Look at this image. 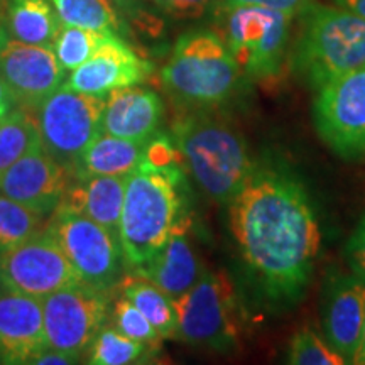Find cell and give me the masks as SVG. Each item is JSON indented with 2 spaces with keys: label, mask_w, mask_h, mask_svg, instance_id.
<instances>
[{
  "label": "cell",
  "mask_w": 365,
  "mask_h": 365,
  "mask_svg": "<svg viewBox=\"0 0 365 365\" xmlns=\"http://www.w3.org/2000/svg\"><path fill=\"white\" fill-rule=\"evenodd\" d=\"M230 230L249 271L274 303H296L312 279L322 245L317 213L289 173L255 168L228 203Z\"/></svg>",
  "instance_id": "obj_1"
},
{
  "label": "cell",
  "mask_w": 365,
  "mask_h": 365,
  "mask_svg": "<svg viewBox=\"0 0 365 365\" xmlns=\"http://www.w3.org/2000/svg\"><path fill=\"white\" fill-rule=\"evenodd\" d=\"M185 182L181 164L153 168L140 163L127 178L118 237L132 272L143 269L161 250L186 215Z\"/></svg>",
  "instance_id": "obj_2"
},
{
  "label": "cell",
  "mask_w": 365,
  "mask_h": 365,
  "mask_svg": "<svg viewBox=\"0 0 365 365\" xmlns=\"http://www.w3.org/2000/svg\"><path fill=\"white\" fill-rule=\"evenodd\" d=\"M171 132L181 161L218 203H230L257 168L239 132L207 110L182 113L173 122Z\"/></svg>",
  "instance_id": "obj_3"
},
{
  "label": "cell",
  "mask_w": 365,
  "mask_h": 365,
  "mask_svg": "<svg viewBox=\"0 0 365 365\" xmlns=\"http://www.w3.org/2000/svg\"><path fill=\"white\" fill-rule=\"evenodd\" d=\"M299 17L291 65L314 91L345 73L365 66V19L339 6L314 2L304 7Z\"/></svg>",
  "instance_id": "obj_4"
},
{
  "label": "cell",
  "mask_w": 365,
  "mask_h": 365,
  "mask_svg": "<svg viewBox=\"0 0 365 365\" xmlns=\"http://www.w3.org/2000/svg\"><path fill=\"white\" fill-rule=\"evenodd\" d=\"M244 73L225 39L208 29L191 31L176 41L161 81L188 110H210L237 93Z\"/></svg>",
  "instance_id": "obj_5"
},
{
  "label": "cell",
  "mask_w": 365,
  "mask_h": 365,
  "mask_svg": "<svg viewBox=\"0 0 365 365\" xmlns=\"http://www.w3.org/2000/svg\"><path fill=\"white\" fill-rule=\"evenodd\" d=\"M178 339L212 352L228 354L239 346L240 314L234 286L222 272L207 271L200 281L173 299Z\"/></svg>",
  "instance_id": "obj_6"
},
{
  "label": "cell",
  "mask_w": 365,
  "mask_h": 365,
  "mask_svg": "<svg viewBox=\"0 0 365 365\" xmlns=\"http://www.w3.org/2000/svg\"><path fill=\"white\" fill-rule=\"evenodd\" d=\"M293 17L261 6L227 7L225 43L247 78L272 81L281 75Z\"/></svg>",
  "instance_id": "obj_7"
},
{
  "label": "cell",
  "mask_w": 365,
  "mask_h": 365,
  "mask_svg": "<svg viewBox=\"0 0 365 365\" xmlns=\"http://www.w3.org/2000/svg\"><path fill=\"white\" fill-rule=\"evenodd\" d=\"M107 97L61 86L38 108L41 145L73 176L86 148L102 134Z\"/></svg>",
  "instance_id": "obj_8"
},
{
  "label": "cell",
  "mask_w": 365,
  "mask_h": 365,
  "mask_svg": "<svg viewBox=\"0 0 365 365\" xmlns=\"http://www.w3.org/2000/svg\"><path fill=\"white\" fill-rule=\"evenodd\" d=\"M319 139L345 161L365 158V66L322 86L313 103Z\"/></svg>",
  "instance_id": "obj_9"
},
{
  "label": "cell",
  "mask_w": 365,
  "mask_h": 365,
  "mask_svg": "<svg viewBox=\"0 0 365 365\" xmlns=\"http://www.w3.org/2000/svg\"><path fill=\"white\" fill-rule=\"evenodd\" d=\"M80 274L48 227L0 255V286L44 299L63 287L81 284Z\"/></svg>",
  "instance_id": "obj_10"
},
{
  "label": "cell",
  "mask_w": 365,
  "mask_h": 365,
  "mask_svg": "<svg viewBox=\"0 0 365 365\" xmlns=\"http://www.w3.org/2000/svg\"><path fill=\"white\" fill-rule=\"evenodd\" d=\"M48 228L56 237L81 281L95 289L110 291L122 277L120 242L107 228L80 213L56 210Z\"/></svg>",
  "instance_id": "obj_11"
},
{
  "label": "cell",
  "mask_w": 365,
  "mask_h": 365,
  "mask_svg": "<svg viewBox=\"0 0 365 365\" xmlns=\"http://www.w3.org/2000/svg\"><path fill=\"white\" fill-rule=\"evenodd\" d=\"M41 303L48 346L78 360L108 318L107 291L95 289L85 282L63 287L46 296Z\"/></svg>",
  "instance_id": "obj_12"
},
{
  "label": "cell",
  "mask_w": 365,
  "mask_h": 365,
  "mask_svg": "<svg viewBox=\"0 0 365 365\" xmlns=\"http://www.w3.org/2000/svg\"><path fill=\"white\" fill-rule=\"evenodd\" d=\"M66 70L51 48L9 39L0 49V76L17 105L38 110L65 83Z\"/></svg>",
  "instance_id": "obj_13"
},
{
  "label": "cell",
  "mask_w": 365,
  "mask_h": 365,
  "mask_svg": "<svg viewBox=\"0 0 365 365\" xmlns=\"http://www.w3.org/2000/svg\"><path fill=\"white\" fill-rule=\"evenodd\" d=\"M70 178V171L39 145L0 175V193L48 217L58 210Z\"/></svg>",
  "instance_id": "obj_14"
},
{
  "label": "cell",
  "mask_w": 365,
  "mask_h": 365,
  "mask_svg": "<svg viewBox=\"0 0 365 365\" xmlns=\"http://www.w3.org/2000/svg\"><path fill=\"white\" fill-rule=\"evenodd\" d=\"M150 63L137 54L118 34H103L93 56L71 71L68 88L107 97L113 90L139 85L148 78Z\"/></svg>",
  "instance_id": "obj_15"
},
{
  "label": "cell",
  "mask_w": 365,
  "mask_h": 365,
  "mask_svg": "<svg viewBox=\"0 0 365 365\" xmlns=\"http://www.w3.org/2000/svg\"><path fill=\"white\" fill-rule=\"evenodd\" d=\"M365 327V281L359 276H333L322 303V328L328 344L352 364Z\"/></svg>",
  "instance_id": "obj_16"
},
{
  "label": "cell",
  "mask_w": 365,
  "mask_h": 365,
  "mask_svg": "<svg viewBox=\"0 0 365 365\" xmlns=\"http://www.w3.org/2000/svg\"><path fill=\"white\" fill-rule=\"evenodd\" d=\"M46 346L41 299L0 286V362L31 364Z\"/></svg>",
  "instance_id": "obj_17"
},
{
  "label": "cell",
  "mask_w": 365,
  "mask_h": 365,
  "mask_svg": "<svg viewBox=\"0 0 365 365\" xmlns=\"http://www.w3.org/2000/svg\"><path fill=\"white\" fill-rule=\"evenodd\" d=\"M134 272L154 282L173 299L180 298L200 281L205 271L191 242L188 215L181 218L161 250L143 269Z\"/></svg>",
  "instance_id": "obj_18"
},
{
  "label": "cell",
  "mask_w": 365,
  "mask_h": 365,
  "mask_svg": "<svg viewBox=\"0 0 365 365\" xmlns=\"http://www.w3.org/2000/svg\"><path fill=\"white\" fill-rule=\"evenodd\" d=\"M163 102L156 91L132 85L107 95L102 132L145 144L163 118Z\"/></svg>",
  "instance_id": "obj_19"
},
{
  "label": "cell",
  "mask_w": 365,
  "mask_h": 365,
  "mask_svg": "<svg viewBox=\"0 0 365 365\" xmlns=\"http://www.w3.org/2000/svg\"><path fill=\"white\" fill-rule=\"evenodd\" d=\"M127 178L129 176H90L70 182L59 210L80 213L107 228L120 242V217L124 208Z\"/></svg>",
  "instance_id": "obj_20"
},
{
  "label": "cell",
  "mask_w": 365,
  "mask_h": 365,
  "mask_svg": "<svg viewBox=\"0 0 365 365\" xmlns=\"http://www.w3.org/2000/svg\"><path fill=\"white\" fill-rule=\"evenodd\" d=\"M144 144L102 132L81 156L73 178L129 176L143 161Z\"/></svg>",
  "instance_id": "obj_21"
},
{
  "label": "cell",
  "mask_w": 365,
  "mask_h": 365,
  "mask_svg": "<svg viewBox=\"0 0 365 365\" xmlns=\"http://www.w3.org/2000/svg\"><path fill=\"white\" fill-rule=\"evenodd\" d=\"M63 22L51 0H7L6 29L21 43L54 46Z\"/></svg>",
  "instance_id": "obj_22"
},
{
  "label": "cell",
  "mask_w": 365,
  "mask_h": 365,
  "mask_svg": "<svg viewBox=\"0 0 365 365\" xmlns=\"http://www.w3.org/2000/svg\"><path fill=\"white\" fill-rule=\"evenodd\" d=\"M122 296L143 312L145 318L153 323L161 339H178V314L173 298L163 289L139 274L132 272L120 277L117 282Z\"/></svg>",
  "instance_id": "obj_23"
},
{
  "label": "cell",
  "mask_w": 365,
  "mask_h": 365,
  "mask_svg": "<svg viewBox=\"0 0 365 365\" xmlns=\"http://www.w3.org/2000/svg\"><path fill=\"white\" fill-rule=\"evenodd\" d=\"M65 26L103 34H122L124 24L110 0H51Z\"/></svg>",
  "instance_id": "obj_24"
},
{
  "label": "cell",
  "mask_w": 365,
  "mask_h": 365,
  "mask_svg": "<svg viewBox=\"0 0 365 365\" xmlns=\"http://www.w3.org/2000/svg\"><path fill=\"white\" fill-rule=\"evenodd\" d=\"M39 145L38 118L29 115L26 108L12 110L0 120V175Z\"/></svg>",
  "instance_id": "obj_25"
},
{
  "label": "cell",
  "mask_w": 365,
  "mask_h": 365,
  "mask_svg": "<svg viewBox=\"0 0 365 365\" xmlns=\"http://www.w3.org/2000/svg\"><path fill=\"white\" fill-rule=\"evenodd\" d=\"M44 215L0 193V255L43 230Z\"/></svg>",
  "instance_id": "obj_26"
},
{
  "label": "cell",
  "mask_w": 365,
  "mask_h": 365,
  "mask_svg": "<svg viewBox=\"0 0 365 365\" xmlns=\"http://www.w3.org/2000/svg\"><path fill=\"white\" fill-rule=\"evenodd\" d=\"M148 346L150 345L125 336L115 327H103L86 350V362L91 365L135 364L148 354Z\"/></svg>",
  "instance_id": "obj_27"
},
{
  "label": "cell",
  "mask_w": 365,
  "mask_h": 365,
  "mask_svg": "<svg viewBox=\"0 0 365 365\" xmlns=\"http://www.w3.org/2000/svg\"><path fill=\"white\" fill-rule=\"evenodd\" d=\"M102 39L103 33L63 24L56 41H54L53 51L61 66L66 71H73L83 65L86 59L93 56Z\"/></svg>",
  "instance_id": "obj_28"
},
{
  "label": "cell",
  "mask_w": 365,
  "mask_h": 365,
  "mask_svg": "<svg viewBox=\"0 0 365 365\" xmlns=\"http://www.w3.org/2000/svg\"><path fill=\"white\" fill-rule=\"evenodd\" d=\"M287 362L293 365H344L345 359L313 328H301L289 344Z\"/></svg>",
  "instance_id": "obj_29"
},
{
  "label": "cell",
  "mask_w": 365,
  "mask_h": 365,
  "mask_svg": "<svg viewBox=\"0 0 365 365\" xmlns=\"http://www.w3.org/2000/svg\"><path fill=\"white\" fill-rule=\"evenodd\" d=\"M112 318L117 330L132 340L143 341V344L150 346H156L163 340L156 328L153 327V323L125 296H120L113 301Z\"/></svg>",
  "instance_id": "obj_30"
},
{
  "label": "cell",
  "mask_w": 365,
  "mask_h": 365,
  "mask_svg": "<svg viewBox=\"0 0 365 365\" xmlns=\"http://www.w3.org/2000/svg\"><path fill=\"white\" fill-rule=\"evenodd\" d=\"M143 164L153 168H170L181 164L180 150L168 135H153L144 144Z\"/></svg>",
  "instance_id": "obj_31"
},
{
  "label": "cell",
  "mask_w": 365,
  "mask_h": 365,
  "mask_svg": "<svg viewBox=\"0 0 365 365\" xmlns=\"http://www.w3.org/2000/svg\"><path fill=\"white\" fill-rule=\"evenodd\" d=\"M156 6L176 19H196L202 17L212 0H154Z\"/></svg>",
  "instance_id": "obj_32"
},
{
  "label": "cell",
  "mask_w": 365,
  "mask_h": 365,
  "mask_svg": "<svg viewBox=\"0 0 365 365\" xmlns=\"http://www.w3.org/2000/svg\"><path fill=\"white\" fill-rule=\"evenodd\" d=\"M346 257L355 274L365 281V215L346 244Z\"/></svg>",
  "instance_id": "obj_33"
},
{
  "label": "cell",
  "mask_w": 365,
  "mask_h": 365,
  "mask_svg": "<svg viewBox=\"0 0 365 365\" xmlns=\"http://www.w3.org/2000/svg\"><path fill=\"white\" fill-rule=\"evenodd\" d=\"M313 0H222L223 7H235V6H261L276 9V11L289 12L296 16L303 11L304 7L309 6Z\"/></svg>",
  "instance_id": "obj_34"
},
{
  "label": "cell",
  "mask_w": 365,
  "mask_h": 365,
  "mask_svg": "<svg viewBox=\"0 0 365 365\" xmlns=\"http://www.w3.org/2000/svg\"><path fill=\"white\" fill-rule=\"evenodd\" d=\"M76 362H78V359L71 357V355L61 352V350L53 349V346H46L44 350H41V352L36 355L31 364H36V365H70V364H76Z\"/></svg>",
  "instance_id": "obj_35"
},
{
  "label": "cell",
  "mask_w": 365,
  "mask_h": 365,
  "mask_svg": "<svg viewBox=\"0 0 365 365\" xmlns=\"http://www.w3.org/2000/svg\"><path fill=\"white\" fill-rule=\"evenodd\" d=\"M16 107H17L16 98H14L11 90H9L6 81H4L2 76H0V120L6 118L12 110H16Z\"/></svg>",
  "instance_id": "obj_36"
},
{
  "label": "cell",
  "mask_w": 365,
  "mask_h": 365,
  "mask_svg": "<svg viewBox=\"0 0 365 365\" xmlns=\"http://www.w3.org/2000/svg\"><path fill=\"white\" fill-rule=\"evenodd\" d=\"M336 6L350 11L365 19V0H335Z\"/></svg>",
  "instance_id": "obj_37"
},
{
  "label": "cell",
  "mask_w": 365,
  "mask_h": 365,
  "mask_svg": "<svg viewBox=\"0 0 365 365\" xmlns=\"http://www.w3.org/2000/svg\"><path fill=\"white\" fill-rule=\"evenodd\" d=\"M113 6H117L122 11L130 14V16H135L139 12V0H110Z\"/></svg>",
  "instance_id": "obj_38"
},
{
  "label": "cell",
  "mask_w": 365,
  "mask_h": 365,
  "mask_svg": "<svg viewBox=\"0 0 365 365\" xmlns=\"http://www.w3.org/2000/svg\"><path fill=\"white\" fill-rule=\"evenodd\" d=\"M352 364H355V365H365V327H364V331H362V339H360L359 349H357V352H355V355H354Z\"/></svg>",
  "instance_id": "obj_39"
},
{
  "label": "cell",
  "mask_w": 365,
  "mask_h": 365,
  "mask_svg": "<svg viewBox=\"0 0 365 365\" xmlns=\"http://www.w3.org/2000/svg\"><path fill=\"white\" fill-rule=\"evenodd\" d=\"M9 41V36H7V29H6V24H2V21H0V49L6 46V43Z\"/></svg>",
  "instance_id": "obj_40"
}]
</instances>
